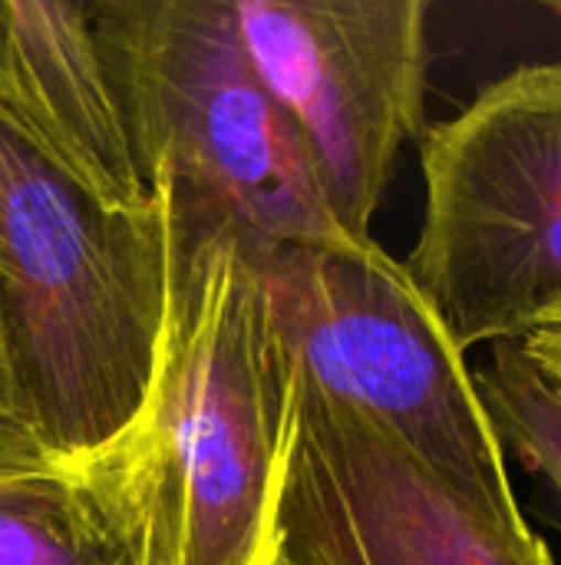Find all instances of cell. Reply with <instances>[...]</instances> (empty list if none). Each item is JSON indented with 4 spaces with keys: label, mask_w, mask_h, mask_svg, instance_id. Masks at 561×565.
<instances>
[{
    "label": "cell",
    "mask_w": 561,
    "mask_h": 565,
    "mask_svg": "<svg viewBox=\"0 0 561 565\" xmlns=\"http://www.w3.org/2000/svg\"><path fill=\"white\" fill-rule=\"evenodd\" d=\"M427 212L407 271L453 344L561 321V60L493 79L420 136Z\"/></svg>",
    "instance_id": "5b68a950"
},
{
    "label": "cell",
    "mask_w": 561,
    "mask_h": 565,
    "mask_svg": "<svg viewBox=\"0 0 561 565\" xmlns=\"http://www.w3.org/2000/svg\"><path fill=\"white\" fill-rule=\"evenodd\" d=\"M165 305V202L96 192L0 76V321L56 463L99 457L139 427Z\"/></svg>",
    "instance_id": "6da1fadb"
},
{
    "label": "cell",
    "mask_w": 561,
    "mask_h": 565,
    "mask_svg": "<svg viewBox=\"0 0 561 565\" xmlns=\"http://www.w3.org/2000/svg\"><path fill=\"white\" fill-rule=\"evenodd\" d=\"M238 36L311 152L337 228L370 238L407 142L427 129L423 0H231Z\"/></svg>",
    "instance_id": "8992f818"
},
{
    "label": "cell",
    "mask_w": 561,
    "mask_h": 565,
    "mask_svg": "<svg viewBox=\"0 0 561 565\" xmlns=\"http://www.w3.org/2000/svg\"><path fill=\"white\" fill-rule=\"evenodd\" d=\"M274 331L311 391L393 430L466 500L529 530L466 354L374 238L261 245Z\"/></svg>",
    "instance_id": "277c9868"
},
{
    "label": "cell",
    "mask_w": 561,
    "mask_h": 565,
    "mask_svg": "<svg viewBox=\"0 0 561 565\" xmlns=\"http://www.w3.org/2000/svg\"><path fill=\"white\" fill-rule=\"evenodd\" d=\"M473 381L503 450L532 480V510L561 536V397L519 344H493Z\"/></svg>",
    "instance_id": "30bf717a"
},
{
    "label": "cell",
    "mask_w": 561,
    "mask_h": 565,
    "mask_svg": "<svg viewBox=\"0 0 561 565\" xmlns=\"http://www.w3.org/2000/svg\"><path fill=\"white\" fill-rule=\"evenodd\" d=\"M519 351L536 367V374L561 397V321L532 331L526 341H519Z\"/></svg>",
    "instance_id": "7c38bea8"
},
{
    "label": "cell",
    "mask_w": 561,
    "mask_h": 565,
    "mask_svg": "<svg viewBox=\"0 0 561 565\" xmlns=\"http://www.w3.org/2000/svg\"><path fill=\"white\" fill-rule=\"evenodd\" d=\"M169 212V209H165ZM258 238L169 218V305L142 414L152 565H274L298 367Z\"/></svg>",
    "instance_id": "7a4b0ae2"
},
{
    "label": "cell",
    "mask_w": 561,
    "mask_h": 565,
    "mask_svg": "<svg viewBox=\"0 0 561 565\" xmlns=\"http://www.w3.org/2000/svg\"><path fill=\"white\" fill-rule=\"evenodd\" d=\"M274 565H559L374 417L298 381Z\"/></svg>",
    "instance_id": "52a82bcc"
},
{
    "label": "cell",
    "mask_w": 561,
    "mask_h": 565,
    "mask_svg": "<svg viewBox=\"0 0 561 565\" xmlns=\"http://www.w3.org/2000/svg\"><path fill=\"white\" fill-rule=\"evenodd\" d=\"M93 17L139 169L172 222H225L265 245L344 235L231 0H103Z\"/></svg>",
    "instance_id": "3957f363"
},
{
    "label": "cell",
    "mask_w": 561,
    "mask_h": 565,
    "mask_svg": "<svg viewBox=\"0 0 561 565\" xmlns=\"http://www.w3.org/2000/svg\"><path fill=\"white\" fill-rule=\"evenodd\" d=\"M0 76L96 192L152 202L93 3L3 0Z\"/></svg>",
    "instance_id": "ba28073f"
},
{
    "label": "cell",
    "mask_w": 561,
    "mask_h": 565,
    "mask_svg": "<svg viewBox=\"0 0 561 565\" xmlns=\"http://www.w3.org/2000/svg\"><path fill=\"white\" fill-rule=\"evenodd\" d=\"M0 565H152L142 424L99 457L0 473Z\"/></svg>",
    "instance_id": "9c48e42d"
},
{
    "label": "cell",
    "mask_w": 561,
    "mask_h": 565,
    "mask_svg": "<svg viewBox=\"0 0 561 565\" xmlns=\"http://www.w3.org/2000/svg\"><path fill=\"white\" fill-rule=\"evenodd\" d=\"M46 467H60V463L46 454L26 414V404L13 381L3 321H0V473H36Z\"/></svg>",
    "instance_id": "8fae6325"
}]
</instances>
